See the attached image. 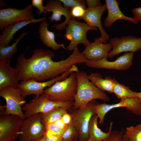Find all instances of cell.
<instances>
[{
    "mask_svg": "<svg viewBox=\"0 0 141 141\" xmlns=\"http://www.w3.org/2000/svg\"><path fill=\"white\" fill-rule=\"evenodd\" d=\"M87 141H98L97 140H96L91 138L90 137L87 140Z\"/></svg>",
    "mask_w": 141,
    "mask_h": 141,
    "instance_id": "cell-42",
    "label": "cell"
},
{
    "mask_svg": "<svg viewBox=\"0 0 141 141\" xmlns=\"http://www.w3.org/2000/svg\"><path fill=\"white\" fill-rule=\"evenodd\" d=\"M0 96L6 102L4 111L5 114L18 116L24 120L26 119L22 106L26 102L22 95L21 90L20 88L12 86L4 87L0 89Z\"/></svg>",
    "mask_w": 141,
    "mask_h": 141,
    "instance_id": "cell-6",
    "label": "cell"
},
{
    "mask_svg": "<svg viewBox=\"0 0 141 141\" xmlns=\"http://www.w3.org/2000/svg\"><path fill=\"white\" fill-rule=\"evenodd\" d=\"M97 103L95 100H92L71 114L72 121L78 133V141H87L89 138V125L92 118L96 114L95 109Z\"/></svg>",
    "mask_w": 141,
    "mask_h": 141,
    "instance_id": "cell-5",
    "label": "cell"
},
{
    "mask_svg": "<svg viewBox=\"0 0 141 141\" xmlns=\"http://www.w3.org/2000/svg\"><path fill=\"white\" fill-rule=\"evenodd\" d=\"M136 96L139 100L141 102V92H136Z\"/></svg>",
    "mask_w": 141,
    "mask_h": 141,
    "instance_id": "cell-39",
    "label": "cell"
},
{
    "mask_svg": "<svg viewBox=\"0 0 141 141\" xmlns=\"http://www.w3.org/2000/svg\"><path fill=\"white\" fill-rule=\"evenodd\" d=\"M86 34L77 31L65 33L64 37L70 40L67 47V50L69 51L73 50L79 44H83L86 46L90 44V42L87 39Z\"/></svg>",
    "mask_w": 141,
    "mask_h": 141,
    "instance_id": "cell-22",
    "label": "cell"
},
{
    "mask_svg": "<svg viewBox=\"0 0 141 141\" xmlns=\"http://www.w3.org/2000/svg\"><path fill=\"white\" fill-rule=\"evenodd\" d=\"M77 81L75 72L64 79L56 81L44 91L50 100L57 102H74L77 93Z\"/></svg>",
    "mask_w": 141,
    "mask_h": 141,
    "instance_id": "cell-3",
    "label": "cell"
},
{
    "mask_svg": "<svg viewBox=\"0 0 141 141\" xmlns=\"http://www.w3.org/2000/svg\"><path fill=\"white\" fill-rule=\"evenodd\" d=\"M106 10L105 4L94 8H87L85 13L81 19L89 26L99 30L101 34L100 40L104 43H107L109 39V36L102 26L101 20L102 15Z\"/></svg>",
    "mask_w": 141,
    "mask_h": 141,
    "instance_id": "cell-14",
    "label": "cell"
},
{
    "mask_svg": "<svg viewBox=\"0 0 141 141\" xmlns=\"http://www.w3.org/2000/svg\"><path fill=\"white\" fill-rule=\"evenodd\" d=\"M112 49L109 43L101 42L99 37L95 39L94 42L90 43L81 52L87 60H98L108 57V55Z\"/></svg>",
    "mask_w": 141,
    "mask_h": 141,
    "instance_id": "cell-15",
    "label": "cell"
},
{
    "mask_svg": "<svg viewBox=\"0 0 141 141\" xmlns=\"http://www.w3.org/2000/svg\"><path fill=\"white\" fill-rule=\"evenodd\" d=\"M98 117L95 114L92 118L88 128V134L90 137L98 141H104L109 136L113 125V122L110 123L108 131L107 133L102 131L98 126Z\"/></svg>",
    "mask_w": 141,
    "mask_h": 141,
    "instance_id": "cell-21",
    "label": "cell"
},
{
    "mask_svg": "<svg viewBox=\"0 0 141 141\" xmlns=\"http://www.w3.org/2000/svg\"><path fill=\"white\" fill-rule=\"evenodd\" d=\"M45 17H42L34 21H23L10 25L5 28L0 37V47L9 46L12 40L14 39V35L18 31L31 23L41 22L46 20Z\"/></svg>",
    "mask_w": 141,
    "mask_h": 141,
    "instance_id": "cell-19",
    "label": "cell"
},
{
    "mask_svg": "<svg viewBox=\"0 0 141 141\" xmlns=\"http://www.w3.org/2000/svg\"><path fill=\"white\" fill-rule=\"evenodd\" d=\"M134 18L138 21H141V7L132 9Z\"/></svg>",
    "mask_w": 141,
    "mask_h": 141,
    "instance_id": "cell-36",
    "label": "cell"
},
{
    "mask_svg": "<svg viewBox=\"0 0 141 141\" xmlns=\"http://www.w3.org/2000/svg\"><path fill=\"white\" fill-rule=\"evenodd\" d=\"M66 29V33L78 31L87 33L89 30L97 31L98 29L90 26L86 23L79 22L72 17L68 24Z\"/></svg>",
    "mask_w": 141,
    "mask_h": 141,
    "instance_id": "cell-25",
    "label": "cell"
},
{
    "mask_svg": "<svg viewBox=\"0 0 141 141\" xmlns=\"http://www.w3.org/2000/svg\"><path fill=\"white\" fill-rule=\"evenodd\" d=\"M77 89L73 108L76 110L86 105L90 102L99 99L107 102L110 99L108 95L96 87L89 80L87 73L83 70L75 72Z\"/></svg>",
    "mask_w": 141,
    "mask_h": 141,
    "instance_id": "cell-2",
    "label": "cell"
},
{
    "mask_svg": "<svg viewBox=\"0 0 141 141\" xmlns=\"http://www.w3.org/2000/svg\"><path fill=\"white\" fill-rule=\"evenodd\" d=\"M89 80L96 87L100 90L113 93V90L116 80L110 77H106L104 79L101 74L96 72L88 75Z\"/></svg>",
    "mask_w": 141,
    "mask_h": 141,
    "instance_id": "cell-20",
    "label": "cell"
},
{
    "mask_svg": "<svg viewBox=\"0 0 141 141\" xmlns=\"http://www.w3.org/2000/svg\"><path fill=\"white\" fill-rule=\"evenodd\" d=\"M37 19L33 15L31 5L21 9L10 7L0 9V30L3 31L6 27L20 22L34 21Z\"/></svg>",
    "mask_w": 141,
    "mask_h": 141,
    "instance_id": "cell-9",
    "label": "cell"
},
{
    "mask_svg": "<svg viewBox=\"0 0 141 141\" xmlns=\"http://www.w3.org/2000/svg\"><path fill=\"white\" fill-rule=\"evenodd\" d=\"M113 93L119 99L136 97V92L132 91L129 87L119 83L116 80L113 90Z\"/></svg>",
    "mask_w": 141,
    "mask_h": 141,
    "instance_id": "cell-26",
    "label": "cell"
},
{
    "mask_svg": "<svg viewBox=\"0 0 141 141\" xmlns=\"http://www.w3.org/2000/svg\"><path fill=\"white\" fill-rule=\"evenodd\" d=\"M86 8V6L81 5L73 7L70 9L72 16L78 19H81L85 13Z\"/></svg>",
    "mask_w": 141,
    "mask_h": 141,
    "instance_id": "cell-29",
    "label": "cell"
},
{
    "mask_svg": "<svg viewBox=\"0 0 141 141\" xmlns=\"http://www.w3.org/2000/svg\"><path fill=\"white\" fill-rule=\"evenodd\" d=\"M10 61L7 59L0 61V89L8 86L19 87L18 72L10 66Z\"/></svg>",
    "mask_w": 141,
    "mask_h": 141,
    "instance_id": "cell-16",
    "label": "cell"
},
{
    "mask_svg": "<svg viewBox=\"0 0 141 141\" xmlns=\"http://www.w3.org/2000/svg\"><path fill=\"white\" fill-rule=\"evenodd\" d=\"M41 113H38L24 119L21 125L19 141H32L38 140L45 134V125L41 119Z\"/></svg>",
    "mask_w": 141,
    "mask_h": 141,
    "instance_id": "cell-8",
    "label": "cell"
},
{
    "mask_svg": "<svg viewBox=\"0 0 141 141\" xmlns=\"http://www.w3.org/2000/svg\"><path fill=\"white\" fill-rule=\"evenodd\" d=\"M74 141H78V139H77V140H75Z\"/></svg>",
    "mask_w": 141,
    "mask_h": 141,
    "instance_id": "cell-44",
    "label": "cell"
},
{
    "mask_svg": "<svg viewBox=\"0 0 141 141\" xmlns=\"http://www.w3.org/2000/svg\"><path fill=\"white\" fill-rule=\"evenodd\" d=\"M68 108L60 107L44 114H41V119L43 124L45 126L50 124L54 123L62 118L63 116L67 113Z\"/></svg>",
    "mask_w": 141,
    "mask_h": 141,
    "instance_id": "cell-23",
    "label": "cell"
},
{
    "mask_svg": "<svg viewBox=\"0 0 141 141\" xmlns=\"http://www.w3.org/2000/svg\"><path fill=\"white\" fill-rule=\"evenodd\" d=\"M0 6L1 7H6L7 6H8V5H7L4 1H2V0H1V1H0Z\"/></svg>",
    "mask_w": 141,
    "mask_h": 141,
    "instance_id": "cell-40",
    "label": "cell"
},
{
    "mask_svg": "<svg viewBox=\"0 0 141 141\" xmlns=\"http://www.w3.org/2000/svg\"><path fill=\"white\" fill-rule=\"evenodd\" d=\"M125 129L112 131L109 137L104 141H122Z\"/></svg>",
    "mask_w": 141,
    "mask_h": 141,
    "instance_id": "cell-31",
    "label": "cell"
},
{
    "mask_svg": "<svg viewBox=\"0 0 141 141\" xmlns=\"http://www.w3.org/2000/svg\"><path fill=\"white\" fill-rule=\"evenodd\" d=\"M112 49L108 57L110 58L124 52L133 53L141 49V37L132 36H123L120 38H111L109 42Z\"/></svg>",
    "mask_w": 141,
    "mask_h": 141,
    "instance_id": "cell-12",
    "label": "cell"
},
{
    "mask_svg": "<svg viewBox=\"0 0 141 141\" xmlns=\"http://www.w3.org/2000/svg\"><path fill=\"white\" fill-rule=\"evenodd\" d=\"M133 56V53L126 52L114 61H109L108 58L105 57L98 60H87L85 63L87 66L93 68L124 70L132 65Z\"/></svg>",
    "mask_w": 141,
    "mask_h": 141,
    "instance_id": "cell-11",
    "label": "cell"
},
{
    "mask_svg": "<svg viewBox=\"0 0 141 141\" xmlns=\"http://www.w3.org/2000/svg\"><path fill=\"white\" fill-rule=\"evenodd\" d=\"M24 120L16 115H5L0 112V141H15L21 134Z\"/></svg>",
    "mask_w": 141,
    "mask_h": 141,
    "instance_id": "cell-10",
    "label": "cell"
},
{
    "mask_svg": "<svg viewBox=\"0 0 141 141\" xmlns=\"http://www.w3.org/2000/svg\"><path fill=\"white\" fill-rule=\"evenodd\" d=\"M74 102H55L49 99L44 93L38 97L34 96L22 107L26 118L38 114H44L55 109L64 107L69 108L73 106Z\"/></svg>",
    "mask_w": 141,
    "mask_h": 141,
    "instance_id": "cell-4",
    "label": "cell"
},
{
    "mask_svg": "<svg viewBox=\"0 0 141 141\" xmlns=\"http://www.w3.org/2000/svg\"><path fill=\"white\" fill-rule=\"evenodd\" d=\"M32 141H45V140L44 137L43 136L42 137L38 140Z\"/></svg>",
    "mask_w": 141,
    "mask_h": 141,
    "instance_id": "cell-41",
    "label": "cell"
},
{
    "mask_svg": "<svg viewBox=\"0 0 141 141\" xmlns=\"http://www.w3.org/2000/svg\"><path fill=\"white\" fill-rule=\"evenodd\" d=\"M122 141H131L130 140L128 139L124 138V137H123V139Z\"/></svg>",
    "mask_w": 141,
    "mask_h": 141,
    "instance_id": "cell-43",
    "label": "cell"
},
{
    "mask_svg": "<svg viewBox=\"0 0 141 141\" xmlns=\"http://www.w3.org/2000/svg\"><path fill=\"white\" fill-rule=\"evenodd\" d=\"M76 64L73 65L68 71L51 79L44 82H38L33 79H29L21 81L19 87L21 90L22 96L25 98L27 96L33 95L38 97L44 93L45 88L50 87L56 81L63 80L72 72L79 71Z\"/></svg>",
    "mask_w": 141,
    "mask_h": 141,
    "instance_id": "cell-7",
    "label": "cell"
},
{
    "mask_svg": "<svg viewBox=\"0 0 141 141\" xmlns=\"http://www.w3.org/2000/svg\"><path fill=\"white\" fill-rule=\"evenodd\" d=\"M49 25L46 20L39 23L38 32L41 41L45 45L54 51L58 50L61 48L66 49L63 44H59L56 42L55 34L48 29Z\"/></svg>",
    "mask_w": 141,
    "mask_h": 141,
    "instance_id": "cell-18",
    "label": "cell"
},
{
    "mask_svg": "<svg viewBox=\"0 0 141 141\" xmlns=\"http://www.w3.org/2000/svg\"><path fill=\"white\" fill-rule=\"evenodd\" d=\"M45 127L46 132L61 137L66 126L64 128H62L58 126L54 122L46 125Z\"/></svg>",
    "mask_w": 141,
    "mask_h": 141,
    "instance_id": "cell-30",
    "label": "cell"
},
{
    "mask_svg": "<svg viewBox=\"0 0 141 141\" xmlns=\"http://www.w3.org/2000/svg\"><path fill=\"white\" fill-rule=\"evenodd\" d=\"M43 0H32L31 5L37 8L39 11V16L41 14H45V7L43 4Z\"/></svg>",
    "mask_w": 141,
    "mask_h": 141,
    "instance_id": "cell-33",
    "label": "cell"
},
{
    "mask_svg": "<svg viewBox=\"0 0 141 141\" xmlns=\"http://www.w3.org/2000/svg\"><path fill=\"white\" fill-rule=\"evenodd\" d=\"M61 119L66 125H68L70 124L72 120V115L67 113L63 116Z\"/></svg>",
    "mask_w": 141,
    "mask_h": 141,
    "instance_id": "cell-37",
    "label": "cell"
},
{
    "mask_svg": "<svg viewBox=\"0 0 141 141\" xmlns=\"http://www.w3.org/2000/svg\"><path fill=\"white\" fill-rule=\"evenodd\" d=\"M123 137L131 141H141V124L126 128Z\"/></svg>",
    "mask_w": 141,
    "mask_h": 141,
    "instance_id": "cell-27",
    "label": "cell"
},
{
    "mask_svg": "<svg viewBox=\"0 0 141 141\" xmlns=\"http://www.w3.org/2000/svg\"><path fill=\"white\" fill-rule=\"evenodd\" d=\"M58 127L62 128H64L66 126L61 119H59L54 122Z\"/></svg>",
    "mask_w": 141,
    "mask_h": 141,
    "instance_id": "cell-38",
    "label": "cell"
},
{
    "mask_svg": "<svg viewBox=\"0 0 141 141\" xmlns=\"http://www.w3.org/2000/svg\"><path fill=\"white\" fill-rule=\"evenodd\" d=\"M44 136L45 141H62L61 136L52 134L47 132H46Z\"/></svg>",
    "mask_w": 141,
    "mask_h": 141,
    "instance_id": "cell-34",
    "label": "cell"
},
{
    "mask_svg": "<svg viewBox=\"0 0 141 141\" xmlns=\"http://www.w3.org/2000/svg\"><path fill=\"white\" fill-rule=\"evenodd\" d=\"M62 3L60 0H50L45 6V14L49 12H52V15L48 17L50 22L54 21H59L61 20L62 16H64L65 19L63 22L60 24H55L52 26L58 31H61L66 28L72 17L70 10L62 6Z\"/></svg>",
    "mask_w": 141,
    "mask_h": 141,
    "instance_id": "cell-13",
    "label": "cell"
},
{
    "mask_svg": "<svg viewBox=\"0 0 141 141\" xmlns=\"http://www.w3.org/2000/svg\"><path fill=\"white\" fill-rule=\"evenodd\" d=\"M85 1L88 7L87 8H96L102 5L100 1L99 0H86Z\"/></svg>",
    "mask_w": 141,
    "mask_h": 141,
    "instance_id": "cell-35",
    "label": "cell"
},
{
    "mask_svg": "<svg viewBox=\"0 0 141 141\" xmlns=\"http://www.w3.org/2000/svg\"><path fill=\"white\" fill-rule=\"evenodd\" d=\"M24 54L25 51L17 60L15 68L19 81L31 79L40 82L48 81L69 71L73 65L84 62L82 54L76 49L67 58L58 61L52 60L55 55L48 49H35L28 58H25Z\"/></svg>",
    "mask_w": 141,
    "mask_h": 141,
    "instance_id": "cell-1",
    "label": "cell"
},
{
    "mask_svg": "<svg viewBox=\"0 0 141 141\" xmlns=\"http://www.w3.org/2000/svg\"><path fill=\"white\" fill-rule=\"evenodd\" d=\"M61 137L62 141H74L78 139V133L72 120L70 124L67 125Z\"/></svg>",
    "mask_w": 141,
    "mask_h": 141,
    "instance_id": "cell-28",
    "label": "cell"
},
{
    "mask_svg": "<svg viewBox=\"0 0 141 141\" xmlns=\"http://www.w3.org/2000/svg\"><path fill=\"white\" fill-rule=\"evenodd\" d=\"M27 33V32L23 31L12 45L6 47H0V61L10 59L11 56L17 52V46L19 42Z\"/></svg>",
    "mask_w": 141,
    "mask_h": 141,
    "instance_id": "cell-24",
    "label": "cell"
},
{
    "mask_svg": "<svg viewBox=\"0 0 141 141\" xmlns=\"http://www.w3.org/2000/svg\"><path fill=\"white\" fill-rule=\"evenodd\" d=\"M105 1V5L108 11L107 16L105 18L103 23L105 27H110L115 21L120 20L129 21L135 24H138L139 21L134 17L126 16L122 13L119 7L120 3L117 1Z\"/></svg>",
    "mask_w": 141,
    "mask_h": 141,
    "instance_id": "cell-17",
    "label": "cell"
},
{
    "mask_svg": "<svg viewBox=\"0 0 141 141\" xmlns=\"http://www.w3.org/2000/svg\"><path fill=\"white\" fill-rule=\"evenodd\" d=\"M63 4V6L70 9L73 7L78 5L86 6L85 1L82 0H60Z\"/></svg>",
    "mask_w": 141,
    "mask_h": 141,
    "instance_id": "cell-32",
    "label": "cell"
}]
</instances>
